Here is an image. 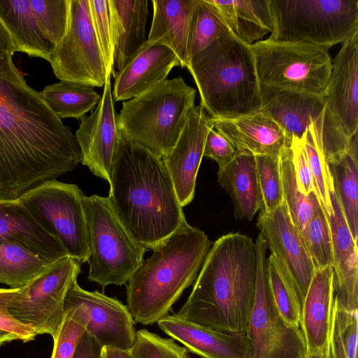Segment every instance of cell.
<instances>
[{
    "label": "cell",
    "instance_id": "1",
    "mask_svg": "<svg viewBox=\"0 0 358 358\" xmlns=\"http://www.w3.org/2000/svg\"><path fill=\"white\" fill-rule=\"evenodd\" d=\"M81 160L70 127L10 58L0 68V200L19 199L73 171Z\"/></svg>",
    "mask_w": 358,
    "mask_h": 358
},
{
    "label": "cell",
    "instance_id": "2",
    "mask_svg": "<svg viewBox=\"0 0 358 358\" xmlns=\"http://www.w3.org/2000/svg\"><path fill=\"white\" fill-rule=\"evenodd\" d=\"M107 196L131 236L153 250L187 223L162 159L122 136Z\"/></svg>",
    "mask_w": 358,
    "mask_h": 358
},
{
    "label": "cell",
    "instance_id": "3",
    "mask_svg": "<svg viewBox=\"0 0 358 358\" xmlns=\"http://www.w3.org/2000/svg\"><path fill=\"white\" fill-rule=\"evenodd\" d=\"M255 243L229 233L213 243L177 315L226 332L246 333L256 282Z\"/></svg>",
    "mask_w": 358,
    "mask_h": 358
},
{
    "label": "cell",
    "instance_id": "4",
    "mask_svg": "<svg viewBox=\"0 0 358 358\" xmlns=\"http://www.w3.org/2000/svg\"><path fill=\"white\" fill-rule=\"evenodd\" d=\"M212 244L187 222L153 250L127 283V306L135 322L152 324L169 315L196 280Z\"/></svg>",
    "mask_w": 358,
    "mask_h": 358
},
{
    "label": "cell",
    "instance_id": "5",
    "mask_svg": "<svg viewBox=\"0 0 358 358\" xmlns=\"http://www.w3.org/2000/svg\"><path fill=\"white\" fill-rule=\"evenodd\" d=\"M200 105L213 119L234 118L260 110L261 83L250 45L227 34L192 57L187 66Z\"/></svg>",
    "mask_w": 358,
    "mask_h": 358
},
{
    "label": "cell",
    "instance_id": "6",
    "mask_svg": "<svg viewBox=\"0 0 358 358\" xmlns=\"http://www.w3.org/2000/svg\"><path fill=\"white\" fill-rule=\"evenodd\" d=\"M196 92L179 76L123 101L118 114L122 136L162 158L177 142Z\"/></svg>",
    "mask_w": 358,
    "mask_h": 358
},
{
    "label": "cell",
    "instance_id": "7",
    "mask_svg": "<svg viewBox=\"0 0 358 358\" xmlns=\"http://www.w3.org/2000/svg\"><path fill=\"white\" fill-rule=\"evenodd\" d=\"M269 42L329 49L358 32V0H269Z\"/></svg>",
    "mask_w": 358,
    "mask_h": 358
},
{
    "label": "cell",
    "instance_id": "8",
    "mask_svg": "<svg viewBox=\"0 0 358 358\" xmlns=\"http://www.w3.org/2000/svg\"><path fill=\"white\" fill-rule=\"evenodd\" d=\"M83 205L90 250L88 280L103 287L127 285L148 249L131 236L108 197L85 196Z\"/></svg>",
    "mask_w": 358,
    "mask_h": 358
},
{
    "label": "cell",
    "instance_id": "9",
    "mask_svg": "<svg viewBox=\"0 0 358 358\" xmlns=\"http://www.w3.org/2000/svg\"><path fill=\"white\" fill-rule=\"evenodd\" d=\"M324 115L321 140L325 160L345 153L358 129V32L343 43L332 61L322 95Z\"/></svg>",
    "mask_w": 358,
    "mask_h": 358
},
{
    "label": "cell",
    "instance_id": "10",
    "mask_svg": "<svg viewBox=\"0 0 358 358\" xmlns=\"http://www.w3.org/2000/svg\"><path fill=\"white\" fill-rule=\"evenodd\" d=\"M250 48L262 85L322 96L332 69L329 49L266 40Z\"/></svg>",
    "mask_w": 358,
    "mask_h": 358
},
{
    "label": "cell",
    "instance_id": "11",
    "mask_svg": "<svg viewBox=\"0 0 358 358\" xmlns=\"http://www.w3.org/2000/svg\"><path fill=\"white\" fill-rule=\"evenodd\" d=\"M85 195L75 184L52 180L27 192L19 200L37 222L83 264L90 257Z\"/></svg>",
    "mask_w": 358,
    "mask_h": 358
},
{
    "label": "cell",
    "instance_id": "12",
    "mask_svg": "<svg viewBox=\"0 0 358 358\" xmlns=\"http://www.w3.org/2000/svg\"><path fill=\"white\" fill-rule=\"evenodd\" d=\"M255 248V291L246 331L252 358H306L301 328L290 326L283 320L273 299L266 272L267 248L261 234Z\"/></svg>",
    "mask_w": 358,
    "mask_h": 358
},
{
    "label": "cell",
    "instance_id": "13",
    "mask_svg": "<svg viewBox=\"0 0 358 358\" xmlns=\"http://www.w3.org/2000/svg\"><path fill=\"white\" fill-rule=\"evenodd\" d=\"M81 264L67 256L49 264L20 289L8 306L10 314L37 335L56 334L64 318L66 294L81 272Z\"/></svg>",
    "mask_w": 358,
    "mask_h": 358
},
{
    "label": "cell",
    "instance_id": "14",
    "mask_svg": "<svg viewBox=\"0 0 358 358\" xmlns=\"http://www.w3.org/2000/svg\"><path fill=\"white\" fill-rule=\"evenodd\" d=\"M48 62L60 80L92 87L104 85L105 65L92 23L90 0H71L68 30Z\"/></svg>",
    "mask_w": 358,
    "mask_h": 358
},
{
    "label": "cell",
    "instance_id": "15",
    "mask_svg": "<svg viewBox=\"0 0 358 358\" xmlns=\"http://www.w3.org/2000/svg\"><path fill=\"white\" fill-rule=\"evenodd\" d=\"M80 120L75 136L81 150V163L94 176L110 182L115 156L122 136L110 79L106 80L96 108L89 116Z\"/></svg>",
    "mask_w": 358,
    "mask_h": 358
},
{
    "label": "cell",
    "instance_id": "16",
    "mask_svg": "<svg viewBox=\"0 0 358 358\" xmlns=\"http://www.w3.org/2000/svg\"><path fill=\"white\" fill-rule=\"evenodd\" d=\"M73 305H81L85 310L88 321L86 331L101 348L131 350L137 331L129 310L120 301L98 291L85 290L76 280L66 294L64 308Z\"/></svg>",
    "mask_w": 358,
    "mask_h": 358
},
{
    "label": "cell",
    "instance_id": "17",
    "mask_svg": "<svg viewBox=\"0 0 358 358\" xmlns=\"http://www.w3.org/2000/svg\"><path fill=\"white\" fill-rule=\"evenodd\" d=\"M213 127L214 119L201 105L194 106L175 145L162 158L182 208L189 204L194 197L206 138Z\"/></svg>",
    "mask_w": 358,
    "mask_h": 358
},
{
    "label": "cell",
    "instance_id": "18",
    "mask_svg": "<svg viewBox=\"0 0 358 358\" xmlns=\"http://www.w3.org/2000/svg\"><path fill=\"white\" fill-rule=\"evenodd\" d=\"M257 227L267 249L286 270L304 299L315 268L285 201L271 213L260 211Z\"/></svg>",
    "mask_w": 358,
    "mask_h": 358
},
{
    "label": "cell",
    "instance_id": "19",
    "mask_svg": "<svg viewBox=\"0 0 358 358\" xmlns=\"http://www.w3.org/2000/svg\"><path fill=\"white\" fill-rule=\"evenodd\" d=\"M334 292L333 267L315 269L303 301L300 323L306 358L329 357Z\"/></svg>",
    "mask_w": 358,
    "mask_h": 358
},
{
    "label": "cell",
    "instance_id": "20",
    "mask_svg": "<svg viewBox=\"0 0 358 358\" xmlns=\"http://www.w3.org/2000/svg\"><path fill=\"white\" fill-rule=\"evenodd\" d=\"M167 335L202 358H252L246 333L226 332L168 315L157 322Z\"/></svg>",
    "mask_w": 358,
    "mask_h": 358
},
{
    "label": "cell",
    "instance_id": "21",
    "mask_svg": "<svg viewBox=\"0 0 358 358\" xmlns=\"http://www.w3.org/2000/svg\"><path fill=\"white\" fill-rule=\"evenodd\" d=\"M177 66H180V62L170 48L146 41L115 75L113 100L125 101L147 92L166 80Z\"/></svg>",
    "mask_w": 358,
    "mask_h": 358
},
{
    "label": "cell",
    "instance_id": "22",
    "mask_svg": "<svg viewBox=\"0 0 358 358\" xmlns=\"http://www.w3.org/2000/svg\"><path fill=\"white\" fill-rule=\"evenodd\" d=\"M333 213L329 222L331 229L334 299L345 308L357 310L358 248L348 227L334 190L330 193Z\"/></svg>",
    "mask_w": 358,
    "mask_h": 358
},
{
    "label": "cell",
    "instance_id": "23",
    "mask_svg": "<svg viewBox=\"0 0 358 358\" xmlns=\"http://www.w3.org/2000/svg\"><path fill=\"white\" fill-rule=\"evenodd\" d=\"M5 242L20 245L48 264L69 256L19 199L0 200V243Z\"/></svg>",
    "mask_w": 358,
    "mask_h": 358
},
{
    "label": "cell",
    "instance_id": "24",
    "mask_svg": "<svg viewBox=\"0 0 358 358\" xmlns=\"http://www.w3.org/2000/svg\"><path fill=\"white\" fill-rule=\"evenodd\" d=\"M260 110L274 120L290 143L301 139L308 127L323 120L322 96L282 90L261 84Z\"/></svg>",
    "mask_w": 358,
    "mask_h": 358
},
{
    "label": "cell",
    "instance_id": "25",
    "mask_svg": "<svg viewBox=\"0 0 358 358\" xmlns=\"http://www.w3.org/2000/svg\"><path fill=\"white\" fill-rule=\"evenodd\" d=\"M214 128L238 150L253 155H279L290 145L280 126L261 110L234 118L214 119Z\"/></svg>",
    "mask_w": 358,
    "mask_h": 358
},
{
    "label": "cell",
    "instance_id": "26",
    "mask_svg": "<svg viewBox=\"0 0 358 358\" xmlns=\"http://www.w3.org/2000/svg\"><path fill=\"white\" fill-rule=\"evenodd\" d=\"M113 47V77L147 41V0H108Z\"/></svg>",
    "mask_w": 358,
    "mask_h": 358
},
{
    "label": "cell",
    "instance_id": "27",
    "mask_svg": "<svg viewBox=\"0 0 358 358\" xmlns=\"http://www.w3.org/2000/svg\"><path fill=\"white\" fill-rule=\"evenodd\" d=\"M198 0H152L153 16L147 41L170 48L180 66H188L190 24Z\"/></svg>",
    "mask_w": 358,
    "mask_h": 358
},
{
    "label": "cell",
    "instance_id": "28",
    "mask_svg": "<svg viewBox=\"0 0 358 358\" xmlns=\"http://www.w3.org/2000/svg\"><path fill=\"white\" fill-rule=\"evenodd\" d=\"M217 181L231 199L236 219L250 221L262 209V198L252 154L238 150L230 162L218 169Z\"/></svg>",
    "mask_w": 358,
    "mask_h": 358
},
{
    "label": "cell",
    "instance_id": "29",
    "mask_svg": "<svg viewBox=\"0 0 358 358\" xmlns=\"http://www.w3.org/2000/svg\"><path fill=\"white\" fill-rule=\"evenodd\" d=\"M0 21L17 52L49 60L55 45L41 29L30 0H0Z\"/></svg>",
    "mask_w": 358,
    "mask_h": 358
},
{
    "label": "cell",
    "instance_id": "30",
    "mask_svg": "<svg viewBox=\"0 0 358 358\" xmlns=\"http://www.w3.org/2000/svg\"><path fill=\"white\" fill-rule=\"evenodd\" d=\"M219 10L233 34L248 45L273 30L269 0H210Z\"/></svg>",
    "mask_w": 358,
    "mask_h": 358
},
{
    "label": "cell",
    "instance_id": "31",
    "mask_svg": "<svg viewBox=\"0 0 358 358\" xmlns=\"http://www.w3.org/2000/svg\"><path fill=\"white\" fill-rule=\"evenodd\" d=\"M353 136L348 150L327 163L334 190L354 239L358 238V143Z\"/></svg>",
    "mask_w": 358,
    "mask_h": 358
},
{
    "label": "cell",
    "instance_id": "32",
    "mask_svg": "<svg viewBox=\"0 0 358 358\" xmlns=\"http://www.w3.org/2000/svg\"><path fill=\"white\" fill-rule=\"evenodd\" d=\"M40 94L52 113L62 118L81 119L99 102L94 87L61 80L45 86Z\"/></svg>",
    "mask_w": 358,
    "mask_h": 358
},
{
    "label": "cell",
    "instance_id": "33",
    "mask_svg": "<svg viewBox=\"0 0 358 358\" xmlns=\"http://www.w3.org/2000/svg\"><path fill=\"white\" fill-rule=\"evenodd\" d=\"M279 157L284 201L294 224L303 237L319 201L315 193L306 196L299 189L289 146L282 149Z\"/></svg>",
    "mask_w": 358,
    "mask_h": 358
},
{
    "label": "cell",
    "instance_id": "34",
    "mask_svg": "<svg viewBox=\"0 0 358 358\" xmlns=\"http://www.w3.org/2000/svg\"><path fill=\"white\" fill-rule=\"evenodd\" d=\"M49 264L19 245L0 243V284L22 288Z\"/></svg>",
    "mask_w": 358,
    "mask_h": 358
},
{
    "label": "cell",
    "instance_id": "35",
    "mask_svg": "<svg viewBox=\"0 0 358 358\" xmlns=\"http://www.w3.org/2000/svg\"><path fill=\"white\" fill-rule=\"evenodd\" d=\"M267 278L275 306L290 326L300 328L303 298L294 282L271 254L266 259Z\"/></svg>",
    "mask_w": 358,
    "mask_h": 358
},
{
    "label": "cell",
    "instance_id": "36",
    "mask_svg": "<svg viewBox=\"0 0 358 358\" xmlns=\"http://www.w3.org/2000/svg\"><path fill=\"white\" fill-rule=\"evenodd\" d=\"M229 33L232 32L225 19L210 1L198 0L190 24L189 62L216 40Z\"/></svg>",
    "mask_w": 358,
    "mask_h": 358
},
{
    "label": "cell",
    "instance_id": "37",
    "mask_svg": "<svg viewBox=\"0 0 358 358\" xmlns=\"http://www.w3.org/2000/svg\"><path fill=\"white\" fill-rule=\"evenodd\" d=\"M317 123L320 122H313L308 127L302 140L313 178L317 199L327 219L329 220L333 213L330 193L334 191V186L322 150L321 140L322 124Z\"/></svg>",
    "mask_w": 358,
    "mask_h": 358
},
{
    "label": "cell",
    "instance_id": "38",
    "mask_svg": "<svg viewBox=\"0 0 358 358\" xmlns=\"http://www.w3.org/2000/svg\"><path fill=\"white\" fill-rule=\"evenodd\" d=\"M357 310H349L335 299L329 336L330 358H357Z\"/></svg>",
    "mask_w": 358,
    "mask_h": 358
},
{
    "label": "cell",
    "instance_id": "39",
    "mask_svg": "<svg viewBox=\"0 0 358 358\" xmlns=\"http://www.w3.org/2000/svg\"><path fill=\"white\" fill-rule=\"evenodd\" d=\"M315 269L333 264L331 229L320 203H317L303 236Z\"/></svg>",
    "mask_w": 358,
    "mask_h": 358
},
{
    "label": "cell",
    "instance_id": "40",
    "mask_svg": "<svg viewBox=\"0 0 358 358\" xmlns=\"http://www.w3.org/2000/svg\"><path fill=\"white\" fill-rule=\"evenodd\" d=\"M87 322L85 310L81 305L66 306L63 320L52 338L51 358H73Z\"/></svg>",
    "mask_w": 358,
    "mask_h": 358
},
{
    "label": "cell",
    "instance_id": "41",
    "mask_svg": "<svg viewBox=\"0 0 358 358\" xmlns=\"http://www.w3.org/2000/svg\"><path fill=\"white\" fill-rule=\"evenodd\" d=\"M45 36L56 46L69 28L71 0H30Z\"/></svg>",
    "mask_w": 358,
    "mask_h": 358
},
{
    "label": "cell",
    "instance_id": "42",
    "mask_svg": "<svg viewBox=\"0 0 358 358\" xmlns=\"http://www.w3.org/2000/svg\"><path fill=\"white\" fill-rule=\"evenodd\" d=\"M262 198L261 212H274L284 202L279 155H255Z\"/></svg>",
    "mask_w": 358,
    "mask_h": 358
},
{
    "label": "cell",
    "instance_id": "43",
    "mask_svg": "<svg viewBox=\"0 0 358 358\" xmlns=\"http://www.w3.org/2000/svg\"><path fill=\"white\" fill-rule=\"evenodd\" d=\"M130 351L134 358H191L189 350L174 339L162 337L145 329L136 331Z\"/></svg>",
    "mask_w": 358,
    "mask_h": 358
},
{
    "label": "cell",
    "instance_id": "44",
    "mask_svg": "<svg viewBox=\"0 0 358 358\" xmlns=\"http://www.w3.org/2000/svg\"><path fill=\"white\" fill-rule=\"evenodd\" d=\"M90 8L94 31L103 55L106 80L110 79L113 66V47L108 0H90Z\"/></svg>",
    "mask_w": 358,
    "mask_h": 358
},
{
    "label": "cell",
    "instance_id": "45",
    "mask_svg": "<svg viewBox=\"0 0 358 358\" xmlns=\"http://www.w3.org/2000/svg\"><path fill=\"white\" fill-rule=\"evenodd\" d=\"M20 288H0V329L17 335L24 342L36 336L34 331L16 320L9 312L8 306Z\"/></svg>",
    "mask_w": 358,
    "mask_h": 358
},
{
    "label": "cell",
    "instance_id": "46",
    "mask_svg": "<svg viewBox=\"0 0 358 358\" xmlns=\"http://www.w3.org/2000/svg\"><path fill=\"white\" fill-rule=\"evenodd\" d=\"M289 148L292 151L294 174L299 189L306 196L313 193L316 194L315 186L302 138L299 139L292 137Z\"/></svg>",
    "mask_w": 358,
    "mask_h": 358
},
{
    "label": "cell",
    "instance_id": "47",
    "mask_svg": "<svg viewBox=\"0 0 358 358\" xmlns=\"http://www.w3.org/2000/svg\"><path fill=\"white\" fill-rule=\"evenodd\" d=\"M238 152L236 147L214 127L206 138L203 157L215 161L220 167L230 162Z\"/></svg>",
    "mask_w": 358,
    "mask_h": 358
},
{
    "label": "cell",
    "instance_id": "48",
    "mask_svg": "<svg viewBox=\"0 0 358 358\" xmlns=\"http://www.w3.org/2000/svg\"><path fill=\"white\" fill-rule=\"evenodd\" d=\"M101 346L85 331L76 350L73 358H99Z\"/></svg>",
    "mask_w": 358,
    "mask_h": 358
},
{
    "label": "cell",
    "instance_id": "49",
    "mask_svg": "<svg viewBox=\"0 0 358 358\" xmlns=\"http://www.w3.org/2000/svg\"><path fill=\"white\" fill-rule=\"evenodd\" d=\"M17 52L13 41L0 21V68Z\"/></svg>",
    "mask_w": 358,
    "mask_h": 358
},
{
    "label": "cell",
    "instance_id": "50",
    "mask_svg": "<svg viewBox=\"0 0 358 358\" xmlns=\"http://www.w3.org/2000/svg\"><path fill=\"white\" fill-rule=\"evenodd\" d=\"M99 358H134L130 350H123L111 346L101 348Z\"/></svg>",
    "mask_w": 358,
    "mask_h": 358
},
{
    "label": "cell",
    "instance_id": "51",
    "mask_svg": "<svg viewBox=\"0 0 358 358\" xmlns=\"http://www.w3.org/2000/svg\"><path fill=\"white\" fill-rule=\"evenodd\" d=\"M15 340H20V338L14 334L0 329V346Z\"/></svg>",
    "mask_w": 358,
    "mask_h": 358
},
{
    "label": "cell",
    "instance_id": "52",
    "mask_svg": "<svg viewBox=\"0 0 358 358\" xmlns=\"http://www.w3.org/2000/svg\"><path fill=\"white\" fill-rule=\"evenodd\" d=\"M328 358H330V357H329H329H328Z\"/></svg>",
    "mask_w": 358,
    "mask_h": 358
}]
</instances>
